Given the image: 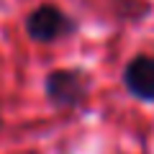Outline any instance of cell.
<instances>
[{
    "instance_id": "7a4b0ae2",
    "label": "cell",
    "mask_w": 154,
    "mask_h": 154,
    "mask_svg": "<svg viewBox=\"0 0 154 154\" xmlns=\"http://www.w3.org/2000/svg\"><path fill=\"white\" fill-rule=\"evenodd\" d=\"M23 28H26V36L31 41H38V44H51V41H59L64 36H72L77 31V21L72 16H67L64 11H59L51 3H44V5L33 8L31 13L23 21Z\"/></svg>"
},
{
    "instance_id": "6da1fadb",
    "label": "cell",
    "mask_w": 154,
    "mask_h": 154,
    "mask_svg": "<svg viewBox=\"0 0 154 154\" xmlns=\"http://www.w3.org/2000/svg\"><path fill=\"white\" fill-rule=\"evenodd\" d=\"M44 95L54 108H82L90 95V75L80 67H59L44 77Z\"/></svg>"
},
{
    "instance_id": "277c9868",
    "label": "cell",
    "mask_w": 154,
    "mask_h": 154,
    "mask_svg": "<svg viewBox=\"0 0 154 154\" xmlns=\"http://www.w3.org/2000/svg\"><path fill=\"white\" fill-rule=\"evenodd\" d=\"M0 126H3V113H0Z\"/></svg>"
},
{
    "instance_id": "3957f363",
    "label": "cell",
    "mask_w": 154,
    "mask_h": 154,
    "mask_svg": "<svg viewBox=\"0 0 154 154\" xmlns=\"http://www.w3.org/2000/svg\"><path fill=\"white\" fill-rule=\"evenodd\" d=\"M123 88L141 103H154V57L136 54L123 67Z\"/></svg>"
}]
</instances>
